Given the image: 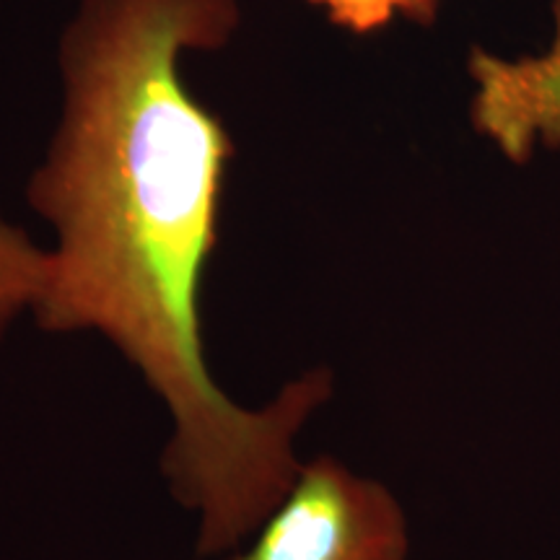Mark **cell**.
<instances>
[{
  "label": "cell",
  "instance_id": "obj_4",
  "mask_svg": "<svg viewBox=\"0 0 560 560\" xmlns=\"http://www.w3.org/2000/svg\"><path fill=\"white\" fill-rule=\"evenodd\" d=\"M47 280V252L0 215V340L21 312H32Z\"/></svg>",
  "mask_w": 560,
  "mask_h": 560
},
{
  "label": "cell",
  "instance_id": "obj_3",
  "mask_svg": "<svg viewBox=\"0 0 560 560\" xmlns=\"http://www.w3.org/2000/svg\"><path fill=\"white\" fill-rule=\"evenodd\" d=\"M556 42L542 58L501 60L472 50V125L493 140L503 156L524 164L540 140L560 149V0H556Z\"/></svg>",
  "mask_w": 560,
  "mask_h": 560
},
{
  "label": "cell",
  "instance_id": "obj_2",
  "mask_svg": "<svg viewBox=\"0 0 560 560\" xmlns=\"http://www.w3.org/2000/svg\"><path fill=\"white\" fill-rule=\"evenodd\" d=\"M408 516L395 493L319 454L301 470L255 537L226 560H408Z\"/></svg>",
  "mask_w": 560,
  "mask_h": 560
},
{
  "label": "cell",
  "instance_id": "obj_5",
  "mask_svg": "<svg viewBox=\"0 0 560 560\" xmlns=\"http://www.w3.org/2000/svg\"><path fill=\"white\" fill-rule=\"evenodd\" d=\"M327 13L332 24L353 34H374L389 26L397 16L431 24L441 0H310Z\"/></svg>",
  "mask_w": 560,
  "mask_h": 560
},
{
  "label": "cell",
  "instance_id": "obj_1",
  "mask_svg": "<svg viewBox=\"0 0 560 560\" xmlns=\"http://www.w3.org/2000/svg\"><path fill=\"white\" fill-rule=\"evenodd\" d=\"M236 0H86L62 42L66 112L30 202L52 223L32 314L47 332H100L172 418L161 457L198 516L200 556L247 542L296 480V433L332 397L327 369L244 408L213 380L200 319L219 244L231 140L182 79V55L213 50Z\"/></svg>",
  "mask_w": 560,
  "mask_h": 560
}]
</instances>
